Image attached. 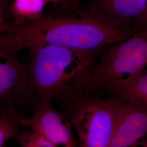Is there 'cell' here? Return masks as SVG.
<instances>
[{"label": "cell", "instance_id": "6da1fadb", "mask_svg": "<svg viewBox=\"0 0 147 147\" xmlns=\"http://www.w3.org/2000/svg\"><path fill=\"white\" fill-rule=\"evenodd\" d=\"M135 31L92 13L80 16H42L22 23L11 22L0 34V51L55 45L80 50H100L126 40Z\"/></svg>", "mask_w": 147, "mask_h": 147}, {"label": "cell", "instance_id": "7a4b0ae2", "mask_svg": "<svg viewBox=\"0 0 147 147\" xmlns=\"http://www.w3.org/2000/svg\"><path fill=\"white\" fill-rule=\"evenodd\" d=\"M53 103L71 123L79 147H110L123 107L121 97L73 84Z\"/></svg>", "mask_w": 147, "mask_h": 147}, {"label": "cell", "instance_id": "3957f363", "mask_svg": "<svg viewBox=\"0 0 147 147\" xmlns=\"http://www.w3.org/2000/svg\"><path fill=\"white\" fill-rule=\"evenodd\" d=\"M28 50L24 63L34 103L39 100L53 102L63 89L79 82L102 51L75 50L55 45H44Z\"/></svg>", "mask_w": 147, "mask_h": 147}, {"label": "cell", "instance_id": "277c9868", "mask_svg": "<svg viewBox=\"0 0 147 147\" xmlns=\"http://www.w3.org/2000/svg\"><path fill=\"white\" fill-rule=\"evenodd\" d=\"M147 73V28L102 52L87 69L79 86L102 91Z\"/></svg>", "mask_w": 147, "mask_h": 147}, {"label": "cell", "instance_id": "5b68a950", "mask_svg": "<svg viewBox=\"0 0 147 147\" xmlns=\"http://www.w3.org/2000/svg\"><path fill=\"white\" fill-rule=\"evenodd\" d=\"M34 104L24 62L19 60L17 53L0 51V111L23 112Z\"/></svg>", "mask_w": 147, "mask_h": 147}, {"label": "cell", "instance_id": "8992f818", "mask_svg": "<svg viewBox=\"0 0 147 147\" xmlns=\"http://www.w3.org/2000/svg\"><path fill=\"white\" fill-rule=\"evenodd\" d=\"M53 104L49 100L36 101L33 106L31 116L24 117L23 126L41 134L55 147H78L71 123L61 111L54 107Z\"/></svg>", "mask_w": 147, "mask_h": 147}, {"label": "cell", "instance_id": "52a82bcc", "mask_svg": "<svg viewBox=\"0 0 147 147\" xmlns=\"http://www.w3.org/2000/svg\"><path fill=\"white\" fill-rule=\"evenodd\" d=\"M121 98L123 107L110 147H135L147 132V104L133 98Z\"/></svg>", "mask_w": 147, "mask_h": 147}, {"label": "cell", "instance_id": "ba28073f", "mask_svg": "<svg viewBox=\"0 0 147 147\" xmlns=\"http://www.w3.org/2000/svg\"><path fill=\"white\" fill-rule=\"evenodd\" d=\"M147 3V0H99L90 13L136 31L132 24L139 25Z\"/></svg>", "mask_w": 147, "mask_h": 147}, {"label": "cell", "instance_id": "9c48e42d", "mask_svg": "<svg viewBox=\"0 0 147 147\" xmlns=\"http://www.w3.org/2000/svg\"><path fill=\"white\" fill-rule=\"evenodd\" d=\"M103 92L120 97H129L147 104V73L125 82L112 84Z\"/></svg>", "mask_w": 147, "mask_h": 147}, {"label": "cell", "instance_id": "30bf717a", "mask_svg": "<svg viewBox=\"0 0 147 147\" xmlns=\"http://www.w3.org/2000/svg\"><path fill=\"white\" fill-rule=\"evenodd\" d=\"M47 3V0H13L9 9L13 22L22 23L42 16Z\"/></svg>", "mask_w": 147, "mask_h": 147}, {"label": "cell", "instance_id": "8fae6325", "mask_svg": "<svg viewBox=\"0 0 147 147\" xmlns=\"http://www.w3.org/2000/svg\"><path fill=\"white\" fill-rule=\"evenodd\" d=\"M24 113L15 110L0 111V147L5 146L6 143L23 126Z\"/></svg>", "mask_w": 147, "mask_h": 147}, {"label": "cell", "instance_id": "7c38bea8", "mask_svg": "<svg viewBox=\"0 0 147 147\" xmlns=\"http://www.w3.org/2000/svg\"><path fill=\"white\" fill-rule=\"evenodd\" d=\"M14 139L22 147H55L46 138L28 127H22Z\"/></svg>", "mask_w": 147, "mask_h": 147}, {"label": "cell", "instance_id": "4fadbf2b", "mask_svg": "<svg viewBox=\"0 0 147 147\" xmlns=\"http://www.w3.org/2000/svg\"><path fill=\"white\" fill-rule=\"evenodd\" d=\"M6 7L4 0H0V34L5 32L11 22L6 19Z\"/></svg>", "mask_w": 147, "mask_h": 147}, {"label": "cell", "instance_id": "5bb4252c", "mask_svg": "<svg viewBox=\"0 0 147 147\" xmlns=\"http://www.w3.org/2000/svg\"><path fill=\"white\" fill-rule=\"evenodd\" d=\"M138 26V30L147 28V3L145 11L143 14Z\"/></svg>", "mask_w": 147, "mask_h": 147}, {"label": "cell", "instance_id": "9a60e30c", "mask_svg": "<svg viewBox=\"0 0 147 147\" xmlns=\"http://www.w3.org/2000/svg\"><path fill=\"white\" fill-rule=\"evenodd\" d=\"M147 147V132L142 138L137 142L135 147Z\"/></svg>", "mask_w": 147, "mask_h": 147}, {"label": "cell", "instance_id": "2e32d148", "mask_svg": "<svg viewBox=\"0 0 147 147\" xmlns=\"http://www.w3.org/2000/svg\"><path fill=\"white\" fill-rule=\"evenodd\" d=\"M48 3H59L63 2L67 0H47Z\"/></svg>", "mask_w": 147, "mask_h": 147}]
</instances>
